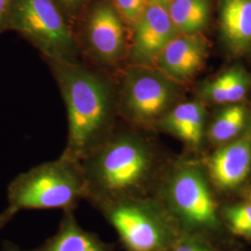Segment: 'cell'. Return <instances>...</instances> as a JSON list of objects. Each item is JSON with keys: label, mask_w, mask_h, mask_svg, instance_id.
<instances>
[{"label": "cell", "mask_w": 251, "mask_h": 251, "mask_svg": "<svg viewBox=\"0 0 251 251\" xmlns=\"http://www.w3.org/2000/svg\"><path fill=\"white\" fill-rule=\"evenodd\" d=\"M82 42L100 64L115 67L127 56V31L110 0H93L80 19Z\"/></svg>", "instance_id": "obj_8"}, {"label": "cell", "mask_w": 251, "mask_h": 251, "mask_svg": "<svg viewBox=\"0 0 251 251\" xmlns=\"http://www.w3.org/2000/svg\"><path fill=\"white\" fill-rule=\"evenodd\" d=\"M117 232L126 251H166L180 234L157 198H122L90 203Z\"/></svg>", "instance_id": "obj_4"}, {"label": "cell", "mask_w": 251, "mask_h": 251, "mask_svg": "<svg viewBox=\"0 0 251 251\" xmlns=\"http://www.w3.org/2000/svg\"><path fill=\"white\" fill-rule=\"evenodd\" d=\"M173 221L184 230H213L219 225L215 201L198 168L179 163L162 176L156 188Z\"/></svg>", "instance_id": "obj_5"}, {"label": "cell", "mask_w": 251, "mask_h": 251, "mask_svg": "<svg viewBox=\"0 0 251 251\" xmlns=\"http://www.w3.org/2000/svg\"><path fill=\"white\" fill-rule=\"evenodd\" d=\"M251 75L241 66H233L201 88V96L215 104L239 103L249 93Z\"/></svg>", "instance_id": "obj_15"}, {"label": "cell", "mask_w": 251, "mask_h": 251, "mask_svg": "<svg viewBox=\"0 0 251 251\" xmlns=\"http://www.w3.org/2000/svg\"><path fill=\"white\" fill-rule=\"evenodd\" d=\"M249 109L241 103L228 104L216 116L208 128V139L215 144L231 142L242 133L251 121Z\"/></svg>", "instance_id": "obj_17"}, {"label": "cell", "mask_w": 251, "mask_h": 251, "mask_svg": "<svg viewBox=\"0 0 251 251\" xmlns=\"http://www.w3.org/2000/svg\"><path fill=\"white\" fill-rule=\"evenodd\" d=\"M222 35L231 50L243 53L251 50V0H219Z\"/></svg>", "instance_id": "obj_13"}, {"label": "cell", "mask_w": 251, "mask_h": 251, "mask_svg": "<svg viewBox=\"0 0 251 251\" xmlns=\"http://www.w3.org/2000/svg\"><path fill=\"white\" fill-rule=\"evenodd\" d=\"M146 2L150 3V4H158V5L168 7V5L171 2V0H146Z\"/></svg>", "instance_id": "obj_25"}, {"label": "cell", "mask_w": 251, "mask_h": 251, "mask_svg": "<svg viewBox=\"0 0 251 251\" xmlns=\"http://www.w3.org/2000/svg\"><path fill=\"white\" fill-rule=\"evenodd\" d=\"M208 173L224 190L239 186L251 171V118L241 134L221 145L207 161Z\"/></svg>", "instance_id": "obj_11"}, {"label": "cell", "mask_w": 251, "mask_h": 251, "mask_svg": "<svg viewBox=\"0 0 251 251\" xmlns=\"http://www.w3.org/2000/svg\"><path fill=\"white\" fill-rule=\"evenodd\" d=\"M132 31L128 48L129 64L154 66L162 50L178 33L172 24L167 7L147 3Z\"/></svg>", "instance_id": "obj_9"}, {"label": "cell", "mask_w": 251, "mask_h": 251, "mask_svg": "<svg viewBox=\"0 0 251 251\" xmlns=\"http://www.w3.org/2000/svg\"><path fill=\"white\" fill-rule=\"evenodd\" d=\"M166 251H209L206 247L198 244L197 241L185 237L181 233L177 239L172 243L171 247Z\"/></svg>", "instance_id": "obj_21"}, {"label": "cell", "mask_w": 251, "mask_h": 251, "mask_svg": "<svg viewBox=\"0 0 251 251\" xmlns=\"http://www.w3.org/2000/svg\"><path fill=\"white\" fill-rule=\"evenodd\" d=\"M2 251H22L17 246H15L13 243L6 241L3 244Z\"/></svg>", "instance_id": "obj_24"}, {"label": "cell", "mask_w": 251, "mask_h": 251, "mask_svg": "<svg viewBox=\"0 0 251 251\" xmlns=\"http://www.w3.org/2000/svg\"><path fill=\"white\" fill-rule=\"evenodd\" d=\"M32 251H113V247L84 230L74 211H66L57 232Z\"/></svg>", "instance_id": "obj_14"}, {"label": "cell", "mask_w": 251, "mask_h": 251, "mask_svg": "<svg viewBox=\"0 0 251 251\" xmlns=\"http://www.w3.org/2000/svg\"><path fill=\"white\" fill-rule=\"evenodd\" d=\"M14 0H0V34L9 30V21Z\"/></svg>", "instance_id": "obj_22"}, {"label": "cell", "mask_w": 251, "mask_h": 251, "mask_svg": "<svg viewBox=\"0 0 251 251\" xmlns=\"http://www.w3.org/2000/svg\"><path fill=\"white\" fill-rule=\"evenodd\" d=\"M247 204L251 207V194H250V196H249V202H248Z\"/></svg>", "instance_id": "obj_26"}, {"label": "cell", "mask_w": 251, "mask_h": 251, "mask_svg": "<svg viewBox=\"0 0 251 251\" xmlns=\"http://www.w3.org/2000/svg\"><path fill=\"white\" fill-rule=\"evenodd\" d=\"M56 6L62 11L67 22L75 26L90 7L93 0H53Z\"/></svg>", "instance_id": "obj_20"}, {"label": "cell", "mask_w": 251, "mask_h": 251, "mask_svg": "<svg viewBox=\"0 0 251 251\" xmlns=\"http://www.w3.org/2000/svg\"><path fill=\"white\" fill-rule=\"evenodd\" d=\"M49 63L67 111L68 136L62 154L79 162L116 128L117 88L77 61Z\"/></svg>", "instance_id": "obj_1"}, {"label": "cell", "mask_w": 251, "mask_h": 251, "mask_svg": "<svg viewBox=\"0 0 251 251\" xmlns=\"http://www.w3.org/2000/svg\"><path fill=\"white\" fill-rule=\"evenodd\" d=\"M209 43L202 33L177 34L158 55L154 67L182 84L192 80L206 64Z\"/></svg>", "instance_id": "obj_10"}, {"label": "cell", "mask_w": 251, "mask_h": 251, "mask_svg": "<svg viewBox=\"0 0 251 251\" xmlns=\"http://www.w3.org/2000/svg\"><path fill=\"white\" fill-rule=\"evenodd\" d=\"M206 111L202 102L191 100L176 103L154 124L153 129L171 135L197 147L204 136Z\"/></svg>", "instance_id": "obj_12"}, {"label": "cell", "mask_w": 251, "mask_h": 251, "mask_svg": "<svg viewBox=\"0 0 251 251\" xmlns=\"http://www.w3.org/2000/svg\"><path fill=\"white\" fill-rule=\"evenodd\" d=\"M225 217L233 233L251 238V207L248 204L226 207Z\"/></svg>", "instance_id": "obj_18"}, {"label": "cell", "mask_w": 251, "mask_h": 251, "mask_svg": "<svg viewBox=\"0 0 251 251\" xmlns=\"http://www.w3.org/2000/svg\"><path fill=\"white\" fill-rule=\"evenodd\" d=\"M9 206L23 209L74 211L86 199V181L80 163L61 154L19 174L9 183Z\"/></svg>", "instance_id": "obj_3"}, {"label": "cell", "mask_w": 251, "mask_h": 251, "mask_svg": "<svg viewBox=\"0 0 251 251\" xmlns=\"http://www.w3.org/2000/svg\"><path fill=\"white\" fill-rule=\"evenodd\" d=\"M18 213V211L10 206H8L4 212L0 214V230L11 221V219Z\"/></svg>", "instance_id": "obj_23"}, {"label": "cell", "mask_w": 251, "mask_h": 251, "mask_svg": "<svg viewBox=\"0 0 251 251\" xmlns=\"http://www.w3.org/2000/svg\"><path fill=\"white\" fill-rule=\"evenodd\" d=\"M9 30L35 46L49 63L76 61L78 40L53 0H14Z\"/></svg>", "instance_id": "obj_6"}, {"label": "cell", "mask_w": 251, "mask_h": 251, "mask_svg": "<svg viewBox=\"0 0 251 251\" xmlns=\"http://www.w3.org/2000/svg\"><path fill=\"white\" fill-rule=\"evenodd\" d=\"M177 85L154 66L129 64L117 90V111L132 126L153 128L177 103Z\"/></svg>", "instance_id": "obj_7"}, {"label": "cell", "mask_w": 251, "mask_h": 251, "mask_svg": "<svg viewBox=\"0 0 251 251\" xmlns=\"http://www.w3.org/2000/svg\"><path fill=\"white\" fill-rule=\"evenodd\" d=\"M128 29H132L142 15L146 0H110Z\"/></svg>", "instance_id": "obj_19"}, {"label": "cell", "mask_w": 251, "mask_h": 251, "mask_svg": "<svg viewBox=\"0 0 251 251\" xmlns=\"http://www.w3.org/2000/svg\"><path fill=\"white\" fill-rule=\"evenodd\" d=\"M86 199L144 198L157 170L152 144L131 130L116 128L80 161Z\"/></svg>", "instance_id": "obj_2"}, {"label": "cell", "mask_w": 251, "mask_h": 251, "mask_svg": "<svg viewBox=\"0 0 251 251\" xmlns=\"http://www.w3.org/2000/svg\"><path fill=\"white\" fill-rule=\"evenodd\" d=\"M167 9L178 34L202 33L210 19L211 0H171Z\"/></svg>", "instance_id": "obj_16"}]
</instances>
